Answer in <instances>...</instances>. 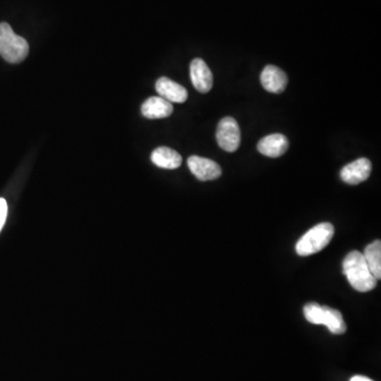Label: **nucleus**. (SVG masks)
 Wrapping results in <instances>:
<instances>
[{
  "label": "nucleus",
  "instance_id": "f257e3e1",
  "mask_svg": "<svg viewBox=\"0 0 381 381\" xmlns=\"http://www.w3.org/2000/svg\"><path fill=\"white\" fill-rule=\"evenodd\" d=\"M343 274L350 286L359 293H368L376 287L377 280L359 251H352L343 261Z\"/></svg>",
  "mask_w": 381,
  "mask_h": 381
},
{
  "label": "nucleus",
  "instance_id": "f03ea898",
  "mask_svg": "<svg viewBox=\"0 0 381 381\" xmlns=\"http://www.w3.org/2000/svg\"><path fill=\"white\" fill-rule=\"evenodd\" d=\"M29 54V45L22 36L14 33L7 22L0 24V56L11 64H18Z\"/></svg>",
  "mask_w": 381,
  "mask_h": 381
},
{
  "label": "nucleus",
  "instance_id": "7ed1b4c3",
  "mask_svg": "<svg viewBox=\"0 0 381 381\" xmlns=\"http://www.w3.org/2000/svg\"><path fill=\"white\" fill-rule=\"evenodd\" d=\"M335 228L331 223H321L307 231L295 244L299 256H309L323 250L331 242Z\"/></svg>",
  "mask_w": 381,
  "mask_h": 381
},
{
  "label": "nucleus",
  "instance_id": "20e7f679",
  "mask_svg": "<svg viewBox=\"0 0 381 381\" xmlns=\"http://www.w3.org/2000/svg\"><path fill=\"white\" fill-rule=\"evenodd\" d=\"M216 139L226 152H235L240 144V130L236 120L231 117L223 118L217 126Z\"/></svg>",
  "mask_w": 381,
  "mask_h": 381
},
{
  "label": "nucleus",
  "instance_id": "39448f33",
  "mask_svg": "<svg viewBox=\"0 0 381 381\" xmlns=\"http://www.w3.org/2000/svg\"><path fill=\"white\" fill-rule=\"evenodd\" d=\"M187 166L192 174L201 181L215 180L221 175L219 164L211 159L191 156L187 159Z\"/></svg>",
  "mask_w": 381,
  "mask_h": 381
},
{
  "label": "nucleus",
  "instance_id": "423d86ee",
  "mask_svg": "<svg viewBox=\"0 0 381 381\" xmlns=\"http://www.w3.org/2000/svg\"><path fill=\"white\" fill-rule=\"evenodd\" d=\"M371 171V161L366 158H360L344 166L340 172V176L348 185H356L366 181L370 177Z\"/></svg>",
  "mask_w": 381,
  "mask_h": 381
},
{
  "label": "nucleus",
  "instance_id": "0eeeda50",
  "mask_svg": "<svg viewBox=\"0 0 381 381\" xmlns=\"http://www.w3.org/2000/svg\"><path fill=\"white\" fill-rule=\"evenodd\" d=\"M189 75L192 79L193 86L201 93H209L213 86V75L205 61L195 59L189 66Z\"/></svg>",
  "mask_w": 381,
  "mask_h": 381
},
{
  "label": "nucleus",
  "instance_id": "6e6552de",
  "mask_svg": "<svg viewBox=\"0 0 381 381\" xmlns=\"http://www.w3.org/2000/svg\"><path fill=\"white\" fill-rule=\"evenodd\" d=\"M261 83L269 93H281L286 89L288 77L282 69L274 65H268L262 71Z\"/></svg>",
  "mask_w": 381,
  "mask_h": 381
},
{
  "label": "nucleus",
  "instance_id": "1a4fd4ad",
  "mask_svg": "<svg viewBox=\"0 0 381 381\" xmlns=\"http://www.w3.org/2000/svg\"><path fill=\"white\" fill-rule=\"evenodd\" d=\"M156 91L161 98L170 103H185L187 99V89L169 77H160L157 81Z\"/></svg>",
  "mask_w": 381,
  "mask_h": 381
},
{
  "label": "nucleus",
  "instance_id": "9d476101",
  "mask_svg": "<svg viewBox=\"0 0 381 381\" xmlns=\"http://www.w3.org/2000/svg\"><path fill=\"white\" fill-rule=\"evenodd\" d=\"M288 140L282 134H272L258 141V150L264 156L278 158L288 150Z\"/></svg>",
  "mask_w": 381,
  "mask_h": 381
},
{
  "label": "nucleus",
  "instance_id": "9b49d317",
  "mask_svg": "<svg viewBox=\"0 0 381 381\" xmlns=\"http://www.w3.org/2000/svg\"><path fill=\"white\" fill-rule=\"evenodd\" d=\"M174 111L172 103L161 97H152L142 104L141 113L148 119L170 117Z\"/></svg>",
  "mask_w": 381,
  "mask_h": 381
},
{
  "label": "nucleus",
  "instance_id": "f8f14e48",
  "mask_svg": "<svg viewBox=\"0 0 381 381\" xmlns=\"http://www.w3.org/2000/svg\"><path fill=\"white\" fill-rule=\"evenodd\" d=\"M150 159L155 166L161 169H166V170H175V169L179 168L182 163V157L176 150L166 148V146L156 148L152 153Z\"/></svg>",
  "mask_w": 381,
  "mask_h": 381
},
{
  "label": "nucleus",
  "instance_id": "ddd939ff",
  "mask_svg": "<svg viewBox=\"0 0 381 381\" xmlns=\"http://www.w3.org/2000/svg\"><path fill=\"white\" fill-rule=\"evenodd\" d=\"M364 260L376 280L381 279V242L375 240L364 250Z\"/></svg>",
  "mask_w": 381,
  "mask_h": 381
},
{
  "label": "nucleus",
  "instance_id": "4468645a",
  "mask_svg": "<svg viewBox=\"0 0 381 381\" xmlns=\"http://www.w3.org/2000/svg\"><path fill=\"white\" fill-rule=\"evenodd\" d=\"M324 307L323 325L334 335H342L346 332L345 322L341 313L329 306Z\"/></svg>",
  "mask_w": 381,
  "mask_h": 381
},
{
  "label": "nucleus",
  "instance_id": "2eb2a0df",
  "mask_svg": "<svg viewBox=\"0 0 381 381\" xmlns=\"http://www.w3.org/2000/svg\"><path fill=\"white\" fill-rule=\"evenodd\" d=\"M304 317L309 323L316 324V325H323L324 320V307L318 303H309L305 305Z\"/></svg>",
  "mask_w": 381,
  "mask_h": 381
},
{
  "label": "nucleus",
  "instance_id": "dca6fc26",
  "mask_svg": "<svg viewBox=\"0 0 381 381\" xmlns=\"http://www.w3.org/2000/svg\"><path fill=\"white\" fill-rule=\"evenodd\" d=\"M8 215V205L6 199H0V231L5 225Z\"/></svg>",
  "mask_w": 381,
  "mask_h": 381
},
{
  "label": "nucleus",
  "instance_id": "f3484780",
  "mask_svg": "<svg viewBox=\"0 0 381 381\" xmlns=\"http://www.w3.org/2000/svg\"><path fill=\"white\" fill-rule=\"evenodd\" d=\"M350 381H373L371 380L370 378H368V377L364 376H354L352 379H350Z\"/></svg>",
  "mask_w": 381,
  "mask_h": 381
}]
</instances>
